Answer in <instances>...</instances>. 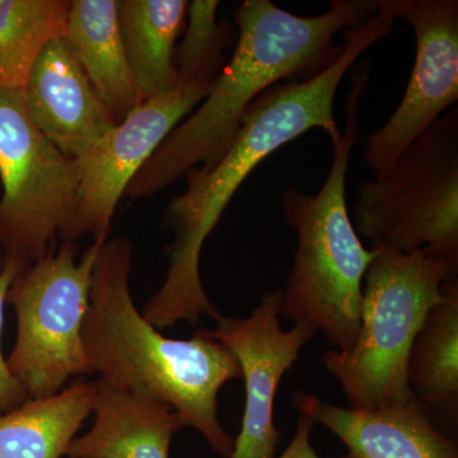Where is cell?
I'll return each instance as SVG.
<instances>
[{"label": "cell", "mask_w": 458, "mask_h": 458, "mask_svg": "<svg viewBox=\"0 0 458 458\" xmlns=\"http://www.w3.org/2000/svg\"><path fill=\"white\" fill-rule=\"evenodd\" d=\"M396 21L377 12L369 21L343 32V50L324 72L303 81L276 84L243 114L234 140L216 165L188 171L186 190L171 201L164 225L174 232L167 249L168 267L159 291L144 304L143 316L157 330L181 321L191 327L201 316L221 318L200 276L205 241L252 171L279 148L322 129L330 140L342 135L334 114L340 84L358 57L394 31Z\"/></svg>", "instance_id": "cell-1"}, {"label": "cell", "mask_w": 458, "mask_h": 458, "mask_svg": "<svg viewBox=\"0 0 458 458\" xmlns=\"http://www.w3.org/2000/svg\"><path fill=\"white\" fill-rule=\"evenodd\" d=\"M377 13L375 0H333L318 16L286 12L270 0H245L234 12L237 38L207 98L135 174L125 195L150 197L189 170L210 168L234 140L243 114L271 87L324 72L343 50L335 36Z\"/></svg>", "instance_id": "cell-2"}, {"label": "cell", "mask_w": 458, "mask_h": 458, "mask_svg": "<svg viewBox=\"0 0 458 458\" xmlns=\"http://www.w3.org/2000/svg\"><path fill=\"white\" fill-rule=\"evenodd\" d=\"M131 258L126 238H107L99 247L83 327L90 373L116 390L170 406L216 454L231 458L234 439L219 421L218 394L242 378L237 358L208 331L171 339L148 322L131 298Z\"/></svg>", "instance_id": "cell-3"}, {"label": "cell", "mask_w": 458, "mask_h": 458, "mask_svg": "<svg viewBox=\"0 0 458 458\" xmlns=\"http://www.w3.org/2000/svg\"><path fill=\"white\" fill-rule=\"evenodd\" d=\"M367 83L369 68H358L346 102L345 126L331 141L333 162L318 194L288 188L280 198L285 221L297 233L280 316L313 325L337 352L349 351L357 340L363 282L376 256L352 227L345 194L352 152L361 140L357 108Z\"/></svg>", "instance_id": "cell-4"}, {"label": "cell", "mask_w": 458, "mask_h": 458, "mask_svg": "<svg viewBox=\"0 0 458 458\" xmlns=\"http://www.w3.org/2000/svg\"><path fill=\"white\" fill-rule=\"evenodd\" d=\"M376 250L364 278L360 327L349 351L325 352L322 364L351 408L375 410L411 399L408 361L428 312L458 270L424 252Z\"/></svg>", "instance_id": "cell-5"}, {"label": "cell", "mask_w": 458, "mask_h": 458, "mask_svg": "<svg viewBox=\"0 0 458 458\" xmlns=\"http://www.w3.org/2000/svg\"><path fill=\"white\" fill-rule=\"evenodd\" d=\"M358 236L372 249L424 252L458 270V107L412 141L393 167L357 189Z\"/></svg>", "instance_id": "cell-6"}, {"label": "cell", "mask_w": 458, "mask_h": 458, "mask_svg": "<svg viewBox=\"0 0 458 458\" xmlns=\"http://www.w3.org/2000/svg\"><path fill=\"white\" fill-rule=\"evenodd\" d=\"M104 242H92L77 261L78 246L66 241L21 271L9 289L17 339L7 361L30 399L53 396L72 377L92 375L83 327L93 267Z\"/></svg>", "instance_id": "cell-7"}, {"label": "cell", "mask_w": 458, "mask_h": 458, "mask_svg": "<svg viewBox=\"0 0 458 458\" xmlns=\"http://www.w3.org/2000/svg\"><path fill=\"white\" fill-rule=\"evenodd\" d=\"M0 246L26 270L71 238L80 172L33 123L22 89H0Z\"/></svg>", "instance_id": "cell-8"}, {"label": "cell", "mask_w": 458, "mask_h": 458, "mask_svg": "<svg viewBox=\"0 0 458 458\" xmlns=\"http://www.w3.org/2000/svg\"><path fill=\"white\" fill-rule=\"evenodd\" d=\"M219 73L177 71L176 86L138 105L92 147L75 158L80 195L71 242L82 236L106 241L120 199L165 138L207 98Z\"/></svg>", "instance_id": "cell-9"}, {"label": "cell", "mask_w": 458, "mask_h": 458, "mask_svg": "<svg viewBox=\"0 0 458 458\" xmlns=\"http://www.w3.org/2000/svg\"><path fill=\"white\" fill-rule=\"evenodd\" d=\"M377 12L405 21L417 54L405 93L390 119L367 140L364 159L376 174L390 170L418 137L458 101L457 0H375Z\"/></svg>", "instance_id": "cell-10"}, {"label": "cell", "mask_w": 458, "mask_h": 458, "mask_svg": "<svg viewBox=\"0 0 458 458\" xmlns=\"http://www.w3.org/2000/svg\"><path fill=\"white\" fill-rule=\"evenodd\" d=\"M282 300V289L267 292L249 318L221 316L216 327L208 331L233 352L245 381V412L231 458L276 457L282 438L274 423L276 394L286 370L318 333L307 322H295L291 330H283Z\"/></svg>", "instance_id": "cell-11"}, {"label": "cell", "mask_w": 458, "mask_h": 458, "mask_svg": "<svg viewBox=\"0 0 458 458\" xmlns=\"http://www.w3.org/2000/svg\"><path fill=\"white\" fill-rule=\"evenodd\" d=\"M22 93L38 131L72 158L82 156L117 125L64 35L42 49Z\"/></svg>", "instance_id": "cell-12"}, {"label": "cell", "mask_w": 458, "mask_h": 458, "mask_svg": "<svg viewBox=\"0 0 458 458\" xmlns=\"http://www.w3.org/2000/svg\"><path fill=\"white\" fill-rule=\"evenodd\" d=\"M292 403L346 447L340 458H458L454 437L437 426L411 397L387 408H343L295 391Z\"/></svg>", "instance_id": "cell-13"}, {"label": "cell", "mask_w": 458, "mask_h": 458, "mask_svg": "<svg viewBox=\"0 0 458 458\" xmlns=\"http://www.w3.org/2000/svg\"><path fill=\"white\" fill-rule=\"evenodd\" d=\"M93 426L75 437L68 458H170L172 437L185 427L170 406L96 379Z\"/></svg>", "instance_id": "cell-14"}, {"label": "cell", "mask_w": 458, "mask_h": 458, "mask_svg": "<svg viewBox=\"0 0 458 458\" xmlns=\"http://www.w3.org/2000/svg\"><path fill=\"white\" fill-rule=\"evenodd\" d=\"M408 385L434 423L458 426V279L451 276L441 302L428 312L408 361Z\"/></svg>", "instance_id": "cell-15"}, {"label": "cell", "mask_w": 458, "mask_h": 458, "mask_svg": "<svg viewBox=\"0 0 458 458\" xmlns=\"http://www.w3.org/2000/svg\"><path fill=\"white\" fill-rule=\"evenodd\" d=\"M64 36L117 123L140 105L123 49L116 0L71 2Z\"/></svg>", "instance_id": "cell-16"}, {"label": "cell", "mask_w": 458, "mask_h": 458, "mask_svg": "<svg viewBox=\"0 0 458 458\" xmlns=\"http://www.w3.org/2000/svg\"><path fill=\"white\" fill-rule=\"evenodd\" d=\"M123 49L140 102L177 84L176 41L185 31L186 0H116Z\"/></svg>", "instance_id": "cell-17"}, {"label": "cell", "mask_w": 458, "mask_h": 458, "mask_svg": "<svg viewBox=\"0 0 458 458\" xmlns=\"http://www.w3.org/2000/svg\"><path fill=\"white\" fill-rule=\"evenodd\" d=\"M98 382L77 381L0 415V458H62L92 414Z\"/></svg>", "instance_id": "cell-18"}, {"label": "cell", "mask_w": 458, "mask_h": 458, "mask_svg": "<svg viewBox=\"0 0 458 458\" xmlns=\"http://www.w3.org/2000/svg\"><path fill=\"white\" fill-rule=\"evenodd\" d=\"M69 8L66 0H0V89H23L47 42L64 35Z\"/></svg>", "instance_id": "cell-19"}, {"label": "cell", "mask_w": 458, "mask_h": 458, "mask_svg": "<svg viewBox=\"0 0 458 458\" xmlns=\"http://www.w3.org/2000/svg\"><path fill=\"white\" fill-rule=\"evenodd\" d=\"M20 273V265L13 261H5L4 267L0 273V415L18 408L29 399L25 387L9 369L8 361L2 351L4 307L7 304L9 289Z\"/></svg>", "instance_id": "cell-20"}, {"label": "cell", "mask_w": 458, "mask_h": 458, "mask_svg": "<svg viewBox=\"0 0 458 458\" xmlns=\"http://www.w3.org/2000/svg\"><path fill=\"white\" fill-rule=\"evenodd\" d=\"M313 428H315L313 420L306 415L301 414L293 438L278 458H321L311 443Z\"/></svg>", "instance_id": "cell-21"}, {"label": "cell", "mask_w": 458, "mask_h": 458, "mask_svg": "<svg viewBox=\"0 0 458 458\" xmlns=\"http://www.w3.org/2000/svg\"><path fill=\"white\" fill-rule=\"evenodd\" d=\"M5 265L4 252H3L2 246H0V273H2L3 267Z\"/></svg>", "instance_id": "cell-22"}]
</instances>
